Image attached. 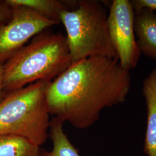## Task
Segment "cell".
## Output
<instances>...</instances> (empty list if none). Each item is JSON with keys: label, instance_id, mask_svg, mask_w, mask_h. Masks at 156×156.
<instances>
[{"label": "cell", "instance_id": "cell-1", "mask_svg": "<svg viewBox=\"0 0 156 156\" xmlns=\"http://www.w3.org/2000/svg\"><path fill=\"white\" fill-rule=\"evenodd\" d=\"M131 77L117 58L93 57L72 64L45 91L50 115L78 129L93 126L106 108L124 102Z\"/></svg>", "mask_w": 156, "mask_h": 156}, {"label": "cell", "instance_id": "cell-2", "mask_svg": "<svg viewBox=\"0 0 156 156\" xmlns=\"http://www.w3.org/2000/svg\"><path fill=\"white\" fill-rule=\"evenodd\" d=\"M71 64L66 37L45 30L4 64V90L9 93L40 80L50 82Z\"/></svg>", "mask_w": 156, "mask_h": 156}, {"label": "cell", "instance_id": "cell-3", "mask_svg": "<svg viewBox=\"0 0 156 156\" xmlns=\"http://www.w3.org/2000/svg\"><path fill=\"white\" fill-rule=\"evenodd\" d=\"M60 20L66 28L72 64L93 57L117 58L108 27V15L98 1H78L76 9L64 10Z\"/></svg>", "mask_w": 156, "mask_h": 156}, {"label": "cell", "instance_id": "cell-4", "mask_svg": "<svg viewBox=\"0 0 156 156\" xmlns=\"http://www.w3.org/2000/svg\"><path fill=\"white\" fill-rule=\"evenodd\" d=\"M49 83L40 80L6 93L0 101V135L21 136L39 146L45 144L50 121L45 101Z\"/></svg>", "mask_w": 156, "mask_h": 156}, {"label": "cell", "instance_id": "cell-5", "mask_svg": "<svg viewBox=\"0 0 156 156\" xmlns=\"http://www.w3.org/2000/svg\"><path fill=\"white\" fill-rule=\"evenodd\" d=\"M10 6L9 22L0 26V63L10 59L37 34L59 24L27 7Z\"/></svg>", "mask_w": 156, "mask_h": 156}, {"label": "cell", "instance_id": "cell-6", "mask_svg": "<svg viewBox=\"0 0 156 156\" xmlns=\"http://www.w3.org/2000/svg\"><path fill=\"white\" fill-rule=\"evenodd\" d=\"M135 12L129 0H113L108 15L112 43L124 69L136 67L141 53L135 34Z\"/></svg>", "mask_w": 156, "mask_h": 156}, {"label": "cell", "instance_id": "cell-7", "mask_svg": "<svg viewBox=\"0 0 156 156\" xmlns=\"http://www.w3.org/2000/svg\"><path fill=\"white\" fill-rule=\"evenodd\" d=\"M147 111V124L144 151L147 156H156V67L142 84Z\"/></svg>", "mask_w": 156, "mask_h": 156}, {"label": "cell", "instance_id": "cell-8", "mask_svg": "<svg viewBox=\"0 0 156 156\" xmlns=\"http://www.w3.org/2000/svg\"><path fill=\"white\" fill-rule=\"evenodd\" d=\"M135 14V34L140 51L156 62V13L143 9Z\"/></svg>", "mask_w": 156, "mask_h": 156}, {"label": "cell", "instance_id": "cell-9", "mask_svg": "<svg viewBox=\"0 0 156 156\" xmlns=\"http://www.w3.org/2000/svg\"><path fill=\"white\" fill-rule=\"evenodd\" d=\"M64 123L56 117L50 120L48 137L52 141L53 148L50 151L41 149L39 156H80L79 151L64 131Z\"/></svg>", "mask_w": 156, "mask_h": 156}, {"label": "cell", "instance_id": "cell-10", "mask_svg": "<svg viewBox=\"0 0 156 156\" xmlns=\"http://www.w3.org/2000/svg\"><path fill=\"white\" fill-rule=\"evenodd\" d=\"M41 147L16 135H0V156H39Z\"/></svg>", "mask_w": 156, "mask_h": 156}, {"label": "cell", "instance_id": "cell-11", "mask_svg": "<svg viewBox=\"0 0 156 156\" xmlns=\"http://www.w3.org/2000/svg\"><path fill=\"white\" fill-rule=\"evenodd\" d=\"M9 6H23L30 8L42 16L60 23V14L68 10L66 2L58 0H6Z\"/></svg>", "mask_w": 156, "mask_h": 156}, {"label": "cell", "instance_id": "cell-12", "mask_svg": "<svg viewBox=\"0 0 156 156\" xmlns=\"http://www.w3.org/2000/svg\"><path fill=\"white\" fill-rule=\"evenodd\" d=\"M131 3L135 13L143 9L156 11V0H131Z\"/></svg>", "mask_w": 156, "mask_h": 156}, {"label": "cell", "instance_id": "cell-13", "mask_svg": "<svg viewBox=\"0 0 156 156\" xmlns=\"http://www.w3.org/2000/svg\"><path fill=\"white\" fill-rule=\"evenodd\" d=\"M12 12L11 6L5 2H0V22L5 19L11 16Z\"/></svg>", "mask_w": 156, "mask_h": 156}, {"label": "cell", "instance_id": "cell-14", "mask_svg": "<svg viewBox=\"0 0 156 156\" xmlns=\"http://www.w3.org/2000/svg\"><path fill=\"white\" fill-rule=\"evenodd\" d=\"M4 71V64L0 63V101L4 98V97L6 94L3 87Z\"/></svg>", "mask_w": 156, "mask_h": 156}]
</instances>
